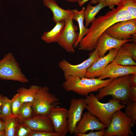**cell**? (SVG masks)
Wrapping results in <instances>:
<instances>
[{"label":"cell","mask_w":136,"mask_h":136,"mask_svg":"<svg viewBox=\"0 0 136 136\" xmlns=\"http://www.w3.org/2000/svg\"><path fill=\"white\" fill-rule=\"evenodd\" d=\"M133 19L136 18L123 7L122 3L104 15L95 18L91 22L87 33L79 43V49L87 51L94 50L99 38L109 27L117 22Z\"/></svg>","instance_id":"1"},{"label":"cell","mask_w":136,"mask_h":136,"mask_svg":"<svg viewBox=\"0 0 136 136\" xmlns=\"http://www.w3.org/2000/svg\"><path fill=\"white\" fill-rule=\"evenodd\" d=\"M85 107L88 112L98 118L107 127L109 126L113 114L116 111L125 108L126 105L113 98L106 103L100 102L93 93L86 96Z\"/></svg>","instance_id":"2"},{"label":"cell","mask_w":136,"mask_h":136,"mask_svg":"<svg viewBox=\"0 0 136 136\" xmlns=\"http://www.w3.org/2000/svg\"><path fill=\"white\" fill-rule=\"evenodd\" d=\"M62 84L64 89L67 91H73L78 94L86 96L90 93L98 91L112 82L114 79L101 80L99 78H88L84 77L69 76Z\"/></svg>","instance_id":"3"},{"label":"cell","mask_w":136,"mask_h":136,"mask_svg":"<svg viewBox=\"0 0 136 136\" xmlns=\"http://www.w3.org/2000/svg\"><path fill=\"white\" fill-rule=\"evenodd\" d=\"M130 75L114 79L108 85L99 89L98 93L95 96L100 100L106 96L111 95L112 98L126 105L129 101L128 97L130 86L129 80Z\"/></svg>","instance_id":"4"},{"label":"cell","mask_w":136,"mask_h":136,"mask_svg":"<svg viewBox=\"0 0 136 136\" xmlns=\"http://www.w3.org/2000/svg\"><path fill=\"white\" fill-rule=\"evenodd\" d=\"M133 122L125 113L118 110L113 114L111 123L105 130L104 136H130L133 135L131 130L134 126Z\"/></svg>","instance_id":"5"},{"label":"cell","mask_w":136,"mask_h":136,"mask_svg":"<svg viewBox=\"0 0 136 136\" xmlns=\"http://www.w3.org/2000/svg\"><path fill=\"white\" fill-rule=\"evenodd\" d=\"M0 79L22 83L28 82V80L22 73L19 64L11 53L6 54L0 60Z\"/></svg>","instance_id":"6"},{"label":"cell","mask_w":136,"mask_h":136,"mask_svg":"<svg viewBox=\"0 0 136 136\" xmlns=\"http://www.w3.org/2000/svg\"><path fill=\"white\" fill-rule=\"evenodd\" d=\"M47 86L41 87L32 103L33 115H48L51 109L58 104L59 99L50 93Z\"/></svg>","instance_id":"7"},{"label":"cell","mask_w":136,"mask_h":136,"mask_svg":"<svg viewBox=\"0 0 136 136\" xmlns=\"http://www.w3.org/2000/svg\"><path fill=\"white\" fill-rule=\"evenodd\" d=\"M99 58L96 48L90 53L88 58L80 64L73 65L64 59L59 62L58 66L63 72L65 79L69 76L81 78L85 77L87 69Z\"/></svg>","instance_id":"8"},{"label":"cell","mask_w":136,"mask_h":136,"mask_svg":"<svg viewBox=\"0 0 136 136\" xmlns=\"http://www.w3.org/2000/svg\"><path fill=\"white\" fill-rule=\"evenodd\" d=\"M73 14L64 20L65 26L57 42L67 52L71 53L75 52L74 46L77 41L79 35L77 31L78 28L73 22Z\"/></svg>","instance_id":"9"},{"label":"cell","mask_w":136,"mask_h":136,"mask_svg":"<svg viewBox=\"0 0 136 136\" xmlns=\"http://www.w3.org/2000/svg\"><path fill=\"white\" fill-rule=\"evenodd\" d=\"M111 37L120 40L131 39L133 35L136 34V19L117 22L106 31Z\"/></svg>","instance_id":"10"},{"label":"cell","mask_w":136,"mask_h":136,"mask_svg":"<svg viewBox=\"0 0 136 136\" xmlns=\"http://www.w3.org/2000/svg\"><path fill=\"white\" fill-rule=\"evenodd\" d=\"M86 104L84 98L72 99L70 106L67 111V122L69 132L73 134L78 123L81 120Z\"/></svg>","instance_id":"11"},{"label":"cell","mask_w":136,"mask_h":136,"mask_svg":"<svg viewBox=\"0 0 136 136\" xmlns=\"http://www.w3.org/2000/svg\"><path fill=\"white\" fill-rule=\"evenodd\" d=\"M67 110L56 106L48 115L53 124L54 131L60 136H65L69 132L67 122Z\"/></svg>","instance_id":"12"},{"label":"cell","mask_w":136,"mask_h":136,"mask_svg":"<svg viewBox=\"0 0 136 136\" xmlns=\"http://www.w3.org/2000/svg\"><path fill=\"white\" fill-rule=\"evenodd\" d=\"M106 125L100 122L95 116L88 112L84 113L78 123L74 133L75 135L78 134L86 133L88 131L99 130L105 129Z\"/></svg>","instance_id":"13"},{"label":"cell","mask_w":136,"mask_h":136,"mask_svg":"<svg viewBox=\"0 0 136 136\" xmlns=\"http://www.w3.org/2000/svg\"><path fill=\"white\" fill-rule=\"evenodd\" d=\"M136 74V66L123 65L111 62L104 69L98 78L115 79L122 76Z\"/></svg>","instance_id":"14"},{"label":"cell","mask_w":136,"mask_h":136,"mask_svg":"<svg viewBox=\"0 0 136 136\" xmlns=\"http://www.w3.org/2000/svg\"><path fill=\"white\" fill-rule=\"evenodd\" d=\"M119 49L110 50L108 54L96 61L87 69L85 77L88 78H98L104 69L114 58Z\"/></svg>","instance_id":"15"},{"label":"cell","mask_w":136,"mask_h":136,"mask_svg":"<svg viewBox=\"0 0 136 136\" xmlns=\"http://www.w3.org/2000/svg\"><path fill=\"white\" fill-rule=\"evenodd\" d=\"M131 39L120 40L115 39L109 35L106 31L99 38L97 44V52L99 57L105 56L108 51L112 49H119L124 43L131 42Z\"/></svg>","instance_id":"16"},{"label":"cell","mask_w":136,"mask_h":136,"mask_svg":"<svg viewBox=\"0 0 136 136\" xmlns=\"http://www.w3.org/2000/svg\"><path fill=\"white\" fill-rule=\"evenodd\" d=\"M22 123L33 131H54L53 124L48 115H33L24 120Z\"/></svg>","instance_id":"17"},{"label":"cell","mask_w":136,"mask_h":136,"mask_svg":"<svg viewBox=\"0 0 136 136\" xmlns=\"http://www.w3.org/2000/svg\"><path fill=\"white\" fill-rule=\"evenodd\" d=\"M44 5L49 8L53 14L52 20L56 23L64 20L73 14L72 10L64 9L60 7L55 0H42Z\"/></svg>","instance_id":"18"},{"label":"cell","mask_w":136,"mask_h":136,"mask_svg":"<svg viewBox=\"0 0 136 136\" xmlns=\"http://www.w3.org/2000/svg\"><path fill=\"white\" fill-rule=\"evenodd\" d=\"M65 25L64 20L56 23L54 27L50 30L44 32L41 38L47 43H57L63 31Z\"/></svg>","instance_id":"19"},{"label":"cell","mask_w":136,"mask_h":136,"mask_svg":"<svg viewBox=\"0 0 136 136\" xmlns=\"http://www.w3.org/2000/svg\"><path fill=\"white\" fill-rule=\"evenodd\" d=\"M107 6L105 0H99L98 4L95 6H92L89 3L87 6L84 12L85 26L87 28L95 18L96 16L99 12Z\"/></svg>","instance_id":"20"},{"label":"cell","mask_w":136,"mask_h":136,"mask_svg":"<svg viewBox=\"0 0 136 136\" xmlns=\"http://www.w3.org/2000/svg\"><path fill=\"white\" fill-rule=\"evenodd\" d=\"M85 9V7H83L80 11L76 9L72 10L73 14V19L77 22L79 28L78 38L76 42L74 45V48L78 46L79 43L86 35L88 30V28L86 27L84 24V12Z\"/></svg>","instance_id":"21"},{"label":"cell","mask_w":136,"mask_h":136,"mask_svg":"<svg viewBox=\"0 0 136 136\" xmlns=\"http://www.w3.org/2000/svg\"><path fill=\"white\" fill-rule=\"evenodd\" d=\"M41 87L32 85L28 88L21 87L17 90L18 94L22 103L25 102L32 103Z\"/></svg>","instance_id":"22"},{"label":"cell","mask_w":136,"mask_h":136,"mask_svg":"<svg viewBox=\"0 0 136 136\" xmlns=\"http://www.w3.org/2000/svg\"><path fill=\"white\" fill-rule=\"evenodd\" d=\"M3 121L5 136H15L17 127L20 123L17 117L12 115Z\"/></svg>","instance_id":"23"},{"label":"cell","mask_w":136,"mask_h":136,"mask_svg":"<svg viewBox=\"0 0 136 136\" xmlns=\"http://www.w3.org/2000/svg\"><path fill=\"white\" fill-rule=\"evenodd\" d=\"M111 62L123 65L136 66V62L129 55L119 49L115 57Z\"/></svg>","instance_id":"24"},{"label":"cell","mask_w":136,"mask_h":136,"mask_svg":"<svg viewBox=\"0 0 136 136\" xmlns=\"http://www.w3.org/2000/svg\"><path fill=\"white\" fill-rule=\"evenodd\" d=\"M32 115V103L25 102L21 104L16 117L19 122L21 123L24 120L30 117Z\"/></svg>","instance_id":"25"},{"label":"cell","mask_w":136,"mask_h":136,"mask_svg":"<svg viewBox=\"0 0 136 136\" xmlns=\"http://www.w3.org/2000/svg\"><path fill=\"white\" fill-rule=\"evenodd\" d=\"M12 100L7 97L3 96L1 107L0 118L3 120L12 115L11 109Z\"/></svg>","instance_id":"26"},{"label":"cell","mask_w":136,"mask_h":136,"mask_svg":"<svg viewBox=\"0 0 136 136\" xmlns=\"http://www.w3.org/2000/svg\"><path fill=\"white\" fill-rule=\"evenodd\" d=\"M124 43L119 49V50L130 55L133 59L136 61V42Z\"/></svg>","instance_id":"27"},{"label":"cell","mask_w":136,"mask_h":136,"mask_svg":"<svg viewBox=\"0 0 136 136\" xmlns=\"http://www.w3.org/2000/svg\"><path fill=\"white\" fill-rule=\"evenodd\" d=\"M126 105L124 113L135 124L136 121V101H129Z\"/></svg>","instance_id":"28"},{"label":"cell","mask_w":136,"mask_h":136,"mask_svg":"<svg viewBox=\"0 0 136 136\" xmlns=\"http://www.w3.org/2000/svg\"><path fill=\"white\" fill-rule=\"evenodd\" d=\"M122 4L123 7L136 18V0H126Z\"/></svg>","instance_id":"29"},{"label":"cell","mask_w":136,"mask_h":136,"mask_svg":"<svg viewBox=\"0 0 136 136\" xmlns=\"http://www.w3.org/2000/svg\"><path fill=\"white\" fill-rule=\"evenodd\" d=\"M11 100L12 114L13 115L17 117L22 103L17 93L13 97Z\"/></svg>","instance_id":"30"},{"label":"cell","mask_w":136,"mask_h":136,"mask_svg":"<svg viewBox=\"0 0 136 136\" xmlns=\"http://www.w3.org/2000/svg\"><path fill=\"white\" fill-rule=\"evenodd\" d=\"M32 130L23 123H20L16 128L15 136H29Z\"/></svg>","instance_id":"31"},{"label":"cell","mask_w":136,"mask_h":136,"mask_svg":"<svg viewBox=\"0 0 136 136\" xmlns=\"http://www.w3.org/2000/svg\"><path fill=\"white\" fill-rule=\"evenodd\" d=\"M29 136H60L55 131H37L32 130Z\"/></svg>","instance_id":"32"},{"label":"cell","mask_w":136,"mask_h":136,"mask_svg":"<svg viewBox=\"0 0 136 136\" xmlns=\"http://www.w3.org/2000/svg\"><path fill=\"white\" fill-rule=\"evenodd\" d=\"M105 129H104L101 130L94 132L91 130L88 133L78 134L76 135L78 136H103L105 134Z\"/></svg>","instance_id":"33"},{"label":"cell","mask_w":136,"mask_h":136,"mask_svg":"<svg viewBox=\"0 0 136 136\" xmlns=\"http://www.w3.org/2000/svg\"><path fill=\"white\" fill-rule=\"evenodd\" d=\"M107 6L111 10L114 8L115 5L119 6L122 2V0H105Z\"/></svg>","instance_id":"34"},{"label":"cell","mask_w":136,"mask_h":136,"mask_svg":"<svg viewBox=\"0 0 136 136\" xmlns=\"http://www.w3.org/2000/svg\"><path fill=\"white\" fill-rule=\"evenodd\" d=\"M128 98L129 101H136V87L130 86Z\"/></svg>","instance_id":"35"},{"label":"cell","mask_w":136,"mask_h":136,"mask_svg":"<svg viewBox=\"0 0 136 136\" xmlns=\"http://www.w3.org/2000/svg\"><path fill=\"white\" fill-rule=\"evenodd\" d=\"M129 80L130 86L136 87V74H130Z\"/></svg>","instance_id":"36"},{"label":"cell","mask_w":136,"mask_h":136,"mask_svg":"<svg viewBox=\"0 0 136 136\" xmlns=\"http://www.w3.org/2000/svg\"><path fill=\"white\" fill-rule=\"evenodd\" d=\"M89 0H82L78 3L79 6L81 7L86 3ZM96 0H92L90 3L91 4H95L96 3Z\"/></svg>","instance_id":"37"},{"label":"cell","mask_w":136,"mask_h":136,"mask_svg":"<svg viewBox=\"0 0 136 136\" xmlns=\"http://www.w3.org/2000/svg\"><path fill=\"white\" fill-rule=\"evenodd\" d=\"M4 130V123L3 120L0 118V131Z\"/></svg>","instance_id":"38"},{"label":"cell","mask_w":136,"mask_h":136,"mask_svg":"<svg viewBox=\"0 0 136 136\" xmlns=\"http://www.w3.org/2000/svg\"><path fill=\"white\" fill-rule=\"evenodd\" d=\"M3 96L0 93V114L1 112V107L3 102Z\"/></svg>","instance_id":"39"},{"label":"cell","mask_w":136,"mask_h":136,"mask_svg":"<svg viewBox=\"0 0 136 136\" xmlns=\"http://www.w3.org/2000/svg\"><path fill=\"white\" fill-rule=\"evenodd\" d=\"M70 3L77 2L79 3L82 0H64Z\"/></svg>","instance_id":"40"},{"label":"cell","mask_w":136,"mask_h":136,"mask_svg":"<svg viewBox=\"0 0 136 136\" xmlns=\"http://www.w3.org/2000/svg\"><path fill=\"white\" fill-rule=\"evenodd\" d=\"M0 136H5V130L0 131Z\"/></svg>","instance_id":"41"},{"label":"cell","mask_w":136,"mask_h":136,"mask_svg":"<svg viewBox=\"0 0 136 136\" xmlns=\"http://www.w3.org/2000/svg\"><path fill=\"white\" fill-rule=\"evenodd\" d=\"M126 0H122L123 1V2H124L125 1H126Z\"/></svg>","instance_id":"42"}]
</instances>
